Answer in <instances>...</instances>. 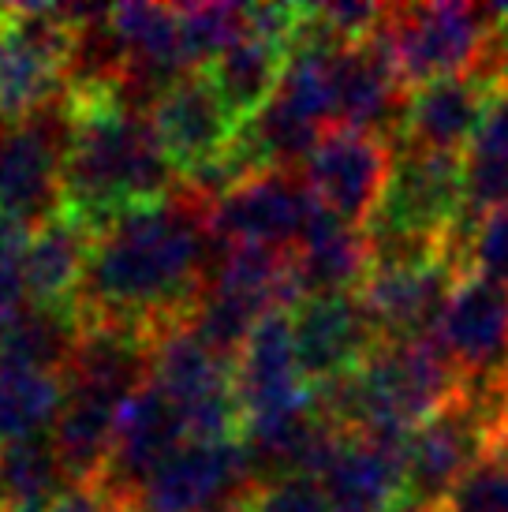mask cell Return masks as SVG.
Returning a JSON list of instances; mask_svg holds the SVG:
<instances>
[{
  "label": "cell",
  "mask_w": 508,
  "mask_h": 512,
  "mask_svg": "<svg viewBox=\"0 0 508 512\" xmlns=\"http://www.w3.org/2000/svg\"><path fill=\"white\" fill-rule=\"evenodd\" d=\"M68 146L60 210L83 221L94 240L127 210L176 195V172L161 154L150 120L131 113L124 79H94L68 90Z\"/></svg>",
  "instance_id": "obj_2"
},
{
  "label": "cell",
  "mask_w": 508,
  "mask_h": 512,
  "mask_svg": "<svg viewBox=\"0 0 508 512\" xmlns=\"http://www.w3.org/2000/svg\"><path fill=\"white\" fill-rule=\"evenodd\" d=\"M445 512H508V460L501 453L479 460L456 483Z\"/></svg>",
  "instance_id": "obj_28"
},
{
  "label": "cell",
  "mask_w": 508,
  "mask_h": 512,
  "mask_svg": "<svg viewBox=\"0 0 508 512\" xmlns=\"http://www.w3.org/2000/svg\"><path fill=\"white\" fill-rule=\"evenodd\" d=\"M64 374L0 359V453L23 441L49 438L64 408Z\"/></svg>",
  "instance_id": "obj_24"
},
{
  "label": "cell",
  "mask_w": 508,
  "mask_h": 512,
  "mask_svg": "<svg viewBox=\"0 0 508 512\" xmlns=\"http://www.w3.org/2000/svg\"><path fill=\"white\" fill-rule=\"evenodd\" d=\"M90 251H94V232L64 210L34 225L27 247L30 303L79 318V292L86 281Z\"/></svg>",
  "instance_id": "obj_19"
},
{
  "label": "cell",
  "mask_w": 508,
  "mask_h": 512,
  "mask_svg": "<svg viewBox=\"0 0 508 512\" xmlns=\"http://www.w3.org/2000/svg\"><path fill=\"white\" fill-rule=\"evenodd\" d=\"M34 225L19 217L0 214V329L12 322L15 314L30 307L27 288V247Z\"/></svg>",
  "instance_id": "obj_27"
},
{
  "label": "cell",
  "mask_w": 508,
  "mask_h": 512,
  "mask_svg": "<svg viewBox=\"0 0 508 512\" xmlns=\"http://www.w3.org/2000/svg\"><path fill=\"white\" fill-rule=\"evenodd\" d=\"M68 490L53 441H23L0 453V512H49Z\"/></svg>",
  "instance_id": "obj_25"
},
{
  "label": "cell",
  "mask_w": 508,
  "mask_h": 512,
  "mask_svg": "<svg viewBox=\"0 0 508 512\" xmlns=\"http://www.w3.org/2000/svg\"><path fill=\"white\" fill-rule=\"evenodd\" d=\"M180 445H187V427L180 408L172 404L154 382H146L120 412L116 445L109 456V468L101 471L94 486L105 490L113 501L131 509L142 483L169 460Z\"/></svg>",
  "instance_id": "obj_10"
},
{
  "label": "cell",
  "mask_w": 508,
  "mask_h": 512,
  "mask_svg": "<svg viewBox=\"0 0 508 512\" xmlns=\"http://www.w3.org/2000/svg\"><path fill=\"white\" fill-rule=\"evenodd\" d=\"M490 23L471 4H404L389 8L385 38L404 90L475 68Z\"/></svg>",
  "instance_id": "obj_3"
},
{
  "label": "cell",
  "mask_w": 508,
  "mask_h": 512,
  "mask_svg": "<svg viewBox=\"0 0 508 512\" xmlns=\"http://www.w3.org/2000/svg\"><path fill=\"white\" fill-rule=\"evenodd\" d=\"M337 109L333 128L374 131L385 135V124H400V109L408 90L400 83L393 49L385 38V27L359 45H348L337 57Z\"/></svg>",
  "instance_id": "obj_18"
},
{
  "label": "cell",
  "mask_w": 508,
  "mask_h": 512,
  "mask_svg": "<svg viewBox=\"0 0 508 512\" xmlns=\"http://www.w3.org/2000/svg\"><path fill=\"white\" fill-rule=\"evenodd\" d=\"M434 337L456 363L460 378L508 367V288L479 273H464L452 288Z\"/></svg>",
  "instance_id": "obj_17"
},
{
  "label": "cell",
  "mask_w": 508,
  "mask_h": 512,
  "mask_svg": "<svg viewBox=\"0 0 508 512\" xmlns=\"http://www.w3.org/2000/svg\"><path fill=\"white\" fill-rule=\"evenodd\" d=\"M389 512H445V509H441V505H423V501L400 498Z\"/></svg>",
  "instance_id": "obj_32"
},
{
  "label": "cell",
  "mask_w": 508,
  "mask_h": 512,
  "mask_svg": "<svg viewBox=\"0 0 508 512\" xmlns=\"http://www.w3.org/2000/svg\"><path fill=\"white\" fill-rule=\"evenodd\" d=\"M236 393L243 404V434L281 427L311 412V385L299 370L292 341V311H269L254 326L236 359Z\"/></svg>",
  "instance_id": "obj_4"
},
{
  "label": "cell",
  "mask_w": 508,
  "mask_h": 512,
  "mask_svg": "<svg viewBox=\"0 0 508 512\" xmlns=\"http://www.w3.org/2000/svg\"><path fill=\"white\" fill-rule=\"evenodd\" d=\"M464 273L445 258L415 270H370L359 299L385 341H423L438 333L452 288Z\"/></svg>",
  "instance_id": "obj_14"
},
{
  "label": "cell",
  "mask_w": 508,
  "mask_h": 512,
  "mask_svg": "<svg viewBox=\"0 0 508 512\" xmlns=\"http://www.w3.org/2000/svg\"><path fill=\"white\" fill-rule=\"evenodd\" d=\"M292 341L303 378L318 389L355 374L385 344V337L359 292H314L292 311Z\"/></svg>",
  "instance_id": "obj_5"
},
{
  "label": "cell",
  "mask_w": 508,
  "mask_h": 512,
  "mask_svg": "<svg viewBox=\"0 0 508 512\" xmlns=\"http://www.w3.org/2000/svg\"><path fill=\"white\" fill-rule=\"evenodd\" d=\"M467 273L508 288V206L486 214L467 240Z\"/></svg>",
  "instance_id": "obj_29"
},
{
  "label": "cell",
  "mask_w": 508,
  "mask_h": 512,
  "mask_svg": "<svg viewBox=\"0 0 508 512\" xmlns=\"http://www.w3.org/2000/svg\"><path fill=\"white\" fill-rule=\"evenodd\" d=\"M508 206V86L497 90L479 135L464 157V217L452 236L471 240V232L486 214Z\"/></svg>",
  "instance_id": "obj_23"
},
{
  "label": "cell",
  "mask_w": 508,
  "mask_h": 512,
  "mask_svg": "<svg viewBox=\"0 0 508 512\" xmlns=\"http://www.w3.org/2000/svg\"><path fill=\"white\" fill-rule=\"evenodd\" d=\"M240 501L243 512H325L318 483L311 479H277V483L247 486Z\"/></svg>",
  "instance_id": "obj_30"
},
{
  "label": "cell",
  "mask_w": 508,
  "mask_h": 512,
  "mask_svg": "<svg viewBox=\"0 0 508 512\" xmlns=\"http://www.w3.org/2000/svg\"><path fill=\"white\" fill-rule=\"evenodd\" d=\"M318 494L325 512H389L408 498V438H344Z\"/></svg>",
  "instance_id": "obj_16"
},
{
  "label": "cell",
  "mask_w": 508,
  "mask_h": 512,
  "mask_svg": "<svg viewBox=\"0 0 508 512\" xmlns=\"http://www.w3.org/2000/svg\"><path fill=\"white\" fill-rule=\"evenodd\" d=\"M284 64H288V49L266 42L258 34H243L236 45H228L202 75L210 79L217 98L225 101V109L236 116V124H251L254 116L277 98L284 79Z\"/></svg>",
  "instance_id": "obj_22"
},
{
  "label": "cell",
  "mask_w": 508,
  "mask_h": 512,
  "mask_svg": "<svg viewBox=\"0 0 508 512\" xmlns=\"http://www.w3.org/2000/svg\"><path fill=\"white\" fill-rule=\"evenodd\" d=\"M210 206L195 195L127 210L101 232L79 292V329H124L161 341L184 329L206 296Z\"/></svg>",
  "instance_id": "obj_1"
},
{
  "label": "cell",
  "mask_w": 508,
  "mask_h": 512,
  "mask_svg": "<svg viewBox=\"0 0 508 512\" xmlns=\"http://www.w3.org/2000/svg\"><path fill=\"white\" fill-rule=\"evenodd\" d=\"M318 210L307 180L292 172H258L210 206V240L228 247H288Z\"/></svg>",
  "instance_id": "obj_6"
},
{
  "label": "cell",
  "mask_w": 508,
  "mask_h": 512,
  "mask_svg": "<svg viewBox=\"0 0 508 512\" xmlns=\"http://www.w3.org/2000/svg\"><path fill=\"white\" fill-rule=\"evenodd\" d=\"M180 12V38H184L187 64L202 72L213 60L247 34V8L240 4H184Z\"/></svg>",
  "instance_id": "obj_26"
},
{
  "label": "cell",
  "mask_w": 508,
  "mask_h": 512,
  "mask_svg": "<svg viewBox=\"0 0 508 512\" xmlns=\"http://www.w3.org/2000/svg\"><path fill=\"white\" fill-rule=\"evenodd\" d=\"M217 512H243V501L236 498V501H228V505H221Z\"/></svg>",
  "instance_id": "obj_33"
},
{
  "label": "cell",
  "mask_w": 508,
  "mask_h": 512,
  "mask_svg": "<svg viewBox=\"0 0 508 512\" xmlns=\"http://www.w3.org/2000/svg\"><path fill=\"white\" fill-rule=\"evenodd\" d=\"M494 456V441L475 412L452 397L408 438V498L441 505L479 460Z\"/></svg>",
  "instance_id": "obj_11"
},
{
  "label": "cell",
  "mask_w": 508,
  "mask_h": 512,
  "mask_svg": "<svg viewBox=\"0 0 508 512\" xmlns=\"http://www.w3.org/2000/svg\"><path fill=\"white\" fill-rule=\"evenodd\" d=\"M501 456H505V460H508V445H505V449H501Z\"/></svg>",
  "instance_id": "obj_34"
},
{
  "label": "cell",
  "mask_w": 508,
  "mask_h": 512,
  "mask_svg": "<svg viewBox=\"0 0 508 512\" xmlns=\"http://www.w3.org/2000/svg\"><path fill=\"white\" fill-rule=\"evenodd\" d=\"M251 486V456L243 441H187L142 483L131 512H217Z\"/></svg>",
  "instance_id": "obj_9"
},
{
  "label": "cell",
  "mask_w": 508,
  "mask_h": 512,
  "mask_svg": "<svg viewBox=\"0 0 508 512\" xmlns=\"http://www.w3.org/2000/svg\"><path fill=\"white\" fill-rule=\"evenodd\" d=\"M64 139L49 124V113L19 128H0V214L42 225L60 210V176H64Z\"/></svg>",
  "instance_id": "obj_13"
},
{
  "label": "cell",
  "mask_w": 508,
  "mask_h": 512,
  "mask_svg": "<svg viewBox=\"0 0 508 512\" xmlns=\"http://www.w3.org/2000/svg\"><path fill=\"white\" fill-rule=\"evenodd\" d=\"M150 128L180 184L195 172L217 165L240 139L236 116L228 113L225 101L217 98V90L202 72L184 75L165 94H157L150 109Z\"/></svg>",
  "instance_id": "obj_7"
},
{
  "label": "cell",
  "mask_w": 508,
  "mask_h": 512,
  "mask_svg": "<svg viewBox=\"0 0 508 512\" xmlns=\"http://www.w3.org/2000/svg\"><path fill=\"white\" fill-rule=\"evenodd\" d=\"M303 169L318 206L333 210L348 225L363 228L381 202L393 169V146L374 131L329 128Z\"/></svg>",
  "instance_id": "obj_8"
},
{
  "label": "cell",
  "mask_w": 508,
  "mask_h": 512,
  "mask_svg": "<svg viewBox=\"0 0 508 512\" xmlns=\"http://www.w3.org/2000/svg\"><path fill=\"white\" fill-rule=\"evenodd\" d=\"M299 277L307 285V296L314 292H355L363 288L370 273V247L363 228L340 221L333 210L318 206L299 236L296 247Z\"/></svg>",
  "instance_id": "obj_20"
},
{
  "label": "cell",
  "mask_w": 508,
  "mask_h": 512,
  "mask_svg": "<svg viewBox=\"0 0 508 512\" xmlns=\"http://www.w3.org/2000/svg\"><path fill=\"white\" fill-rule=\"evenodd\" d=\"M497 90L505 86L486 83L482 75L464 72L438 83L408 90L400 124H396V146L411 150H438V154H460L479 135L482 120L494 105Z\"/></svg>",
  "instance_id": "obj_12"
},
{
  "label": "cell",
  "mask_w": 508,
  "mask_h": 512,
  "mask_svg": "<svg viewBox=\"0 0 508 512\" xmlns=\"http://www.w3.org/2000/svg\"><path fill=\"white\" fill-rule=\"evenodd\" d=\"M49 512H131L98 486H68Z\"/></svg>",
  "instance_id": "obj_31"
},
{
  "label": "cell",
  "mask_w": 508,
  "mask_h": 512,
  "mask_svg": "<svg viewBox=\"0 0 508 512\" xmlns=\"http://www.w3.org/2000/svg\"><path fill=\"white\" fill-rule=\"evenodd\" d=\"M150 382L180 408V415H187L210 400L236 393V363L213 356L210 348H202L184 326L165 333L154 344Z\"/></svg>",
  "instance_id": "obj_21"
},
{
  "label": "cell",
  "mask_w": 508,
  "mask_h": 512,
  "mask_svg": "<svg viewBox=\"0 0 508 512\" xmlns=\"http://www.w3.org/2000/svg\"><path fill=\"white\" fill-rule=\"evenodd\" d=\"M64 408L57 415V427L49 434L53 453L71 486H94L101 471L109 468V456L116 445L120 412L135 393H124L116 385L83 382V378H64Z\"/></svg>",
  "instance_id": "obj_15"
}]
</instances>
